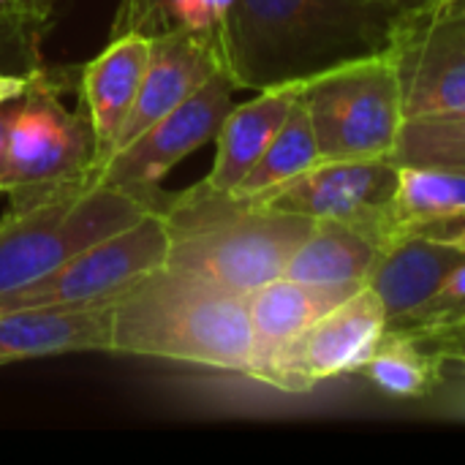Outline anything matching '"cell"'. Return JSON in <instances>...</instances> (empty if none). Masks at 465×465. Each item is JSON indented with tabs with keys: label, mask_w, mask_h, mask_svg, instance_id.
<instances>
[{
	"label": "cell",
	"mask_w": 465,
	"mask_h": 465,
	"mask_svg": "<svg viewBox=\"0 0 465 465\" xmlns=\"http://www.w3.org/2000/svg\"><path fill=\"white\" fill-rule=\"evenodd\" d=\"M112 302L0 311V365L76 351L112 354Z\"/></svg>",
	"instance_id": "cell-14"
},
{
	"label": "cell",
	"mask_w": 465,
	"mask_h": 465,
	"mask_svg": "<svg viewBox=\"0 0 465 465\" xmlns=\"http://www.w3.org/2000/svg\"><path fill=\"white\" fill-rule=\"evenodd\" d=\"M362 289V286H360ZM354 286H316L292 278H275L248 294V313L253 330V354L248 379L286 343L302 335L316 319L332 311L338 302L351 297Z\"/></svg>",
	"instance_id": "cell-17"
},
{
	"label": "cell",
	"mask_w": 465,
	"mask_h": 465,
	"mask_svg": "<svg viewBox=\"0 0 465 465\" xmlns=\"http://www.w3.org/2000/svg\"><path fill=\"white\" fill-rule=\"evenodd\" d=\"M302 82H286L275 87L259 90L256 98L232 106L226 114L218 136H215V161L210 174L202 180L207 188L232 193L242 177L253 169L262 158L283 120L289 117L292 106L297 104Z\"/></svg>",
	"instance_id": "cell-16"
},
{
	"label": "cell",
	"mask_w": 465,
	"mask_h": 465,
	"mask_svg": "<svg viewBox=\"0 0 465 465\" xmlns=\"http://www.w3.org/2000/svg\"><path fill=\"white\" fill-rule=\"evenodd\" d=\"M392 27L354 0H234L221 60L237 87L259 93L384 52Z\"/></svg>",
	"instance_id": "cell-1"
},
{
	"label": "cell",
	"mask_w": 465,
	"mask_h": 465,
	"mask_svg": "<svg viewBox=\"0 0 465 465\" xmlns=\"http://www.w3.org/2000/svg\"><path fill=\"white\" fill-rule=\"evenodd\" d=\"M460 264L465 248L455 242L409 234L387 245L368 278V289L387 313V327L417 311Z\"/></svg>",
	"instance_id": "cell-15"
},
{
	"label": "cell",
	"mask_w": 465,
	"mask_h": 465,
	"mask_svg": "<svg viewBox=\"0 0 465 465\" xmlns=\"http://www.w3.org/2000/svg\"><path fill=\"white\" fill-rule=\"evenodd\" d=\"M223 68L218 46L193 30L174 27L150 38V63L144 71L142 90L114 139V150L131 144L139 134L177 109L191 98L213 74ZM226 71V68H223Z\"/></svg>",
	"instance_id": "cell-12"
},
{
	"label": "cell",
	"mask_w": 465,
	"mask_h": 465,
	"mask_svg": "<svg viewBox=\"0 0 465 465\" xmlns=\"http://www.w3.org/2000/svg\"><path fill=\"white\" fill-rule=\"evenodd\" d=\"M237 84L229 71L213 74L191 98H185L177 109L139 134L131 144L117 150L98 172L93 185H114L131 193H139L155 207L163 202L161 180L169 169H174L185 155L215 142L226 114L232 112Z\"/></svg>",
	"instance_id": "cell-9"
},
{
	"label": "cell",
	"mask_w": 465,
	"mask_h": 465,
	"mask_svg": "<svg viewBox=\"0 0 465 465\" xmlns=\"http://www.w3.org/2000/svg\"><path fill=\"white\" fill-rule=\"evenodd\" d=\"M169 234L163 215L150 210L134 226L71 256L49 275L0 294V311L82 308L117 300L144 275L166 264Z\"/></svg>",
	"instance_id": "cell-7"
},
{
	"label": "cell",
	"mask_w": 465,
	"mask_h": 465,
	"mask_svg": "<svg viewBox=\"0 0 465 465\" xmlns=\"http://www.w3.org/2000/svg\"><path fill=\"white\" fill-rule=\"evenodd\" d=\"M422 237H433V240H444V242H455L465 248V215L460 218H452V221H444V223H436L425 232H420Z\"/></svg>",
	"instance_id": "cell-28"
},
{
	"label": "cell",
	"mask_w": 465,
	"mask_h": 465,
	"mask_svg": "<svg viewBox=\"0 0 465 465\" xmlns=\"http://www.w3.org/2000/svg\"><path fill=\"white\" fill-rule=\"evenodd\" d=\"M300 98L322 161L392 158L406 114L398 71L387 49L305 79Z\"/></svg>",
	"instance_id": "cell-5"
},
{
	"label": "cell",
	"mask_w": 465,
	"mask_h": 465,
	"mask_svg": "<svg viewBox=\"0 0 465 465\" xmlns=\"http://www.w3.org/2000/svg\"><path fill=\"white\" fill-rule=\"evenodd\" d=\"M150 210H158L155 202L114 185H76L8 207L0 218V294L49 275Z\"/></svg>",
	"instance_id": "cell-4"
},
{
	"label": "cell",
	"mask_w": 465,
	"mask_h": 465,
	"mask_svg": "<svg viewBox=\"0 0 465 465\" xmlns=\"http://www.w3.org/2000/svg\"><path fill=\"white\" fill-rule=\"evenodd\" d=\"M381 248L360 229L338 221H313L286 264L283 278L316 286H368Z\"/></svg>",
	"instance_id": "cell-18"
},
{
	"label": "cell",
	"mask_w": 465,
	"mask_h": 465,
	"mask_svg": "<svg viewBox=\"0 0 465 465\" xmlns=\"http://www.w3.org/2000/svg\"><path fill=\"white\" fill-rule=\"evenodd\" d=\"M392 161L398 166H439L465 172V114L406 120Z\"/></svg>",
	"instance_id": "cell-22"
},
{
	"label": "cell",
	"mask_w": 465,
	"mask_h": 465,
	"mask_svg": "<svg viewBox=\"0 0 465 465\" xmlns=\"http://www.w3.org/2000/svg\"><path fill=\"white\" fill-rule=\"evenodd\" d=\"M112 354L248 373L253 330L245 294L161 267L112 300Z\"/></svg>",
	"instance_id": "cell-3"
},
{
	"label": "cell",
	"mask_w": 465,
	"mask_h": 465,
	"mask_svg": "<svg viewBox=\"0 0 465 465\" xmlns=\"http://www.w3.org/2000/svg\"><path fill=\"white\" fill-rule=\"evenodd\" d=\"M177 5L180 0H120L117 14L112 19V38L125 33H139L153 38L158 33L174 30L180 27Z\"/></svg>",
	"instance_id": "cell-24"
},
{
	"label": "cell",
	"mask_w": 465,
	"mask_h": 465,
	"mask_svg": "<svg viewBox=\"0 0 465 465\" xmlns=\"http://www.w3.org/2000/svg\"><path fill=\"white\" fill-rule=\"evenodd\" d=\"M460 324H465V264H460L417 311L387 327V332L430 338L439 332H450Z\"/></svg>",
	"instance_id": "cell-23"
},
{
	"label": "cell",
	"mask_w": 465,
	"mask_h": 465,
	"mask_svg": "<svg viewBox=\"0 0 465 465\" xmlns=\"http://www.w3.org/2000/svg\"><path fill=\"white\" fill-rule=\"evenodd\" d=\"M33 84V71H25V74H5L0 71V106L8 104V101H16L22 98Z\"/></svg>",
	"instance_id": "cell-27"
},
{
	"label": "cell",
	"mask_w": 465,
	"mask_h": 465,
	"mask_svg": "<svg viewBox=\"0 0 465 465\" xmlns=\"http://www.w3.org/2000/svg\"><path fill=\"white\" fill-rule=\"evenodd\" d=\"M158 213L169 234L166 270L245 297L283 278L313 226V218L262 207L204 183L166 193Z\"/></svg>",
	"instance_id": "cell-2"
},
{
	"label": "cell",
	"mask_w": 465,
	"mask_h": 465,
	"mask_svg": "<svg viewBox=\"0 0 465 465\" xmlns=\"http://www.w3.org/2000/svg\"><path fill=\"white\" fill-rule=\"evenodd\" d=\"M54 84V74L33 68V84L19 101L11 123L8 163L0 191L8 207H25L65 188L93 185L95 139L87 114L68 112Z\"/></svg>",
	"instance_id": "cell-6"
},
{
	"label": "cell",
	"mask_w": 465,
	"mask_h": 465,
	"mask_svg": "<svg viewBox=\"0 0 465 465\" xmlns=\"http://www.w3.org/2000/svg\"><path fill=\"white\" fill-rule=\"evenodd\" d=\"M384 332L387 313L379 297L362 286L272 354L253 373V381L294 395L311 392L322 381L360 373Z\"/></svg>",
	"instance_id": "cell-10"
},
{
	"label": "cell",
	"mask_w": 465,
	"mask_h": 465,
	"mask_svg": "<svg viewBox=\"0 0 465 465\" xmlns=\"http://www.w3.org/2000/svg\"><path fill=\"white\" fill-rule=\"evenodd\" d=\"M354 3L362 5V8H371V11H376V14H384V16H390L392 22H398V19L414 14V11L425 8V5L433 3V0H354Z\"/></svg>",
	"instance_id": "cell-26"
},
{
	"label": "cell",
	"mask_w": 465,
	"mask_h": 465,
	"mask_svg": "<svg viewBox=\"0 0 465 465\" xmlns=\"http://www.w3.org/2000/svg\"><path fill=\"white\" fill-rule=\"evenodd\" d=\"M19 101L22 98L8 101V104L0 106V180L5 174V163H8V136H11V123L16 117V112H19Z\"/></svg>",
	"instance_id": "cell-29"
},
{
	"label": "cell",
	"mask_w": 465,
	"mask_h": 465,
	"mask_svg": "<svg viewBox=\"0 0 465 465\" xmlns=\"http://www.w3.org/2000/svg\"><path fill=\"white\" fill-rule=\"evenodd\" d=\"M425 346L441 357L444 362H458L465 365V332L463 330H452V332H441V335H430V338H422Z\"/></svg>",
	"instance_id": "cell-25"
},
{
	"label": "cell",
	"mask_w": 465,
	"mask_h": 465,
	"mask_svg": "<svg viewBox=\"0 0 465 465\" xmlns=\"http://www.w3.org/2000/svg\"><path fill=\"white\" fill-rule=\"evenodd\" d=\"M460 215H465V172L398 166V183L387 204L384 248Z\"/></svg>",
	"instance_id": "cell-19"
},
{
	"label": "cell",
	"mask_w": 465,
	"mask_h": 465,
	"mask_svg": "<svg viewBox=\"0 0 465 465\" xmlns=\"http://www.w3.org/2000/svg\"><path fill=\"white\" fill-rule=\"evenodd\" d=\"M27 3H33V5H38V8H44V11L52 8V0H27Z\"/></svg>",
	"instance_id": "cell-30"
},
{
	"label": "cell",
	"mask_w": 465,
	"mask_h": 465,
	"mask_svg": "<svg viewBox=\"0 0 465 465\" xmlns=\"http://www.w3.org/2000/svg\"><path fill=\"white\" fill-rule=\"evenodd\" d=\"M319 161H322V153H319V142H316L308 109H305L302 98H297V104L292 106L283 125L278 128V134L272 136V142L267 144L262 158L253 163V169L232 191V196L251 199L264 191H272V188L289 183L292 177L308 172Z\"/></svg>",
	"instance_id": "cell-21"
},
{
	"label": "cell",
	"mask_w": 465,
	"mask_h": 465,
	"mask_svg": "<svg viewBox=\"0 0 465 465\" xmlns=\"http://www.w3.org/2000/svg\"><path fill=\"white\" fill-rule=\"evenodd\" d=\"M398 183L392 158L376 161H319L289 183L251 196L248 202L297 213L313 221H338L360 229L384 251L387 204Z\"/></svg>",
	"instance_id": "cell-11"
},
{
	"label": "cell",
	"mask_w": 465,
	"mask_h": 465,
	"mask_svg": "<svg viewBox=\"0 0 465 465\" xmlns=\"http://www.w3.org/2000/svg\"><path fill=\"white\" fill-rule=\"evenodd\" d=\"M147 63L150 38L139 33H125L114 35L106 49L93 57L79 74V109L87 114L95 139L93 180L95 172L112 158L114 139L142 90Z\"/></svg>",
	"instance_id": "cell-13"
},
{
	"label": "cell",
	"mask_w": 465,
	"mask_h": 465,
	"mask_svg": "<svg viewBox=\"0 0 465 465\" xmlns=\"http://www.w3.org/2000/svg\"><path fill=\"white\" fill-rule=\"evenodd\" d=\"M455 330H463V332H465V324H460V327H455ZM450 332H452V330H450ZM439 335H441V332H439Z\"/></svg>",
	"instance_id": "cell-31"
},
{
	"label": "cell",
	"mask_w": 465,
	"mask_h": 465,
	"mask_svg": "<svg viewBox=\"0 0 465 465\" xmlns=\"http://www.w3.org/2000/svg\"><path fill=\"white\" fill-rule=\"evenodd\" d=\"M387 54L406 120L465 114V0H433L398 19Z\"/></svg>",
	"instance_id": "cell-8"
},
{
	"label": "cell",
	"mask_w": 465,
	"mask_h": 465,
	"mask_svg": "<svg viewBox=\"0 0 465 465\" xmlns=\"http://www.w3.org/2000/svg\"><path fill=\"white\" fill-rule=\"evenodd\" d=\"M444 360L422 338L384 332L371 360L362 365L365 379L390 398H425L444 381Z\"/></svg>",
	"instance_id": "cell-20"
}]
</instances>
